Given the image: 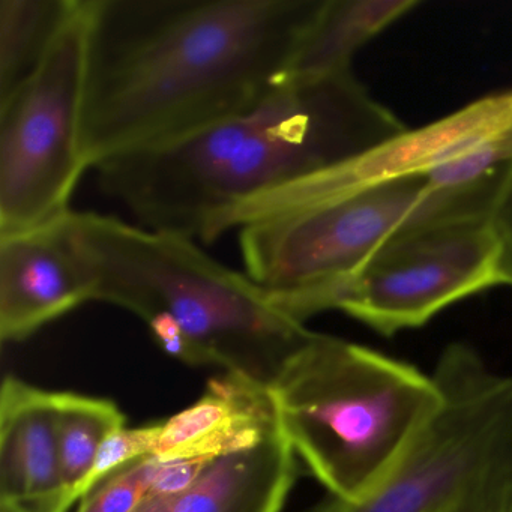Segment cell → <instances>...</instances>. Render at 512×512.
Returning <instances> with one entry per match:
<instances>
[{"label":"cell","mask_w":512,"mask_h":512,"mask_svg":"<svg viewBox=\"0 0 512 512\" xmlns=\"http://www.w3.org/2000/svg\"><path fill=\"white\" fill-rule=\"evenodd\" d=\"M71 212V211H70ZM0 236V338L26 340L47 323L94 301V286L68 226Z\"/></svg>","instance_id":"obj_10"},{"label":"cell","mask_w":512,"mask_h":512,"mask_svg":"<svg viewBox=\"0 0 512 512\" xmlns=\"http://www.w3.org/2000/svg\"><path fill=\"white\" fill-rule=\"evenodd\" d=\"M91 0L76 8L37 70L0 101V236L67 215L85 170Z\"/></svg>","instance_id":"obj_7"},{"label":"cell","mask_w":512,"mask_h":512,"mask_svg":"<svg viewBox=\"0 0 512 512\" xmlns=\"http://www.w3.org/2000/svg\"><path fill=\"white\" fill-rule=\"evenodd\" d=\"M68 226L94 286V301L148 322L173 320L200 365L269 388L313 331L247 274L217 262L193 239L95 212L71 211Z\"/></svg>","instance_id":"obj_3"},{"label":"cell","mask_w":512,"mask_h":512,"mask_svg":"<svg viewBox=\"0 0 512 512\" xmlns=\"http://www.w3.org/2000/svg\"><path fill=\"white\" fill-rule=\"evenodd\" d=\"M509 512H512V508H511V511H509Z\"/></svg>","instance_id":"obj_23"},{"label":"cell","mask_w":512,"mask_h":512,"mask_svg":"<svg viewBox=\"0 0 512 512\" xmlns=\"http://www.w3.org/2000/svg\"><path fill=\"white\" fill-rule=\"evenodd\" d=\"M512 163V133L488 140L466 154L436 167L425 175L436 190H452L478 184L508 169Z\"/></svg>","instance_id":"obj_18"},{"label":"cell","mask_w":512,"mask_h":512,"mask_svg":"<svg viewBox=\"0 0 512 512\" xmlns=\"http://www.w3.org/2000/svg\"><path fill=\"white\" fill-rule=\"evenodd\" d=\"M496 286H505V274L491 217L454 221L407 233L377 251L338 310L392 337Z\"/></svg>","instance_id":"obj_8"},{"label":"cell","mask_w":512,"mask_h":512,"mask_svg":"<svg viewBox=\"0 0 512 512\" xmlns=\"http://www.w3.org/2000/svg\"><path fill=\"white\" fill-rule=\"evenodd\" d=\"M491 221L502 242L505 286L512 287V163L500 188Z\"/></svg>","instance_id":"obj_20"},{"label":"cell","mask_w":512,"mask_h":512,"mask_svg":"<svg viewBox=\"0 0 512 512\" xmlns=\"http://www.w3.org/2000/svg\"><path fill=\"white\" fill-rule=\"evenodd\" d=\"M322 0H91L89 169L178 142L289 74Z\"/></svg>","instance_id":"obj_1"},{"label":"cell","mask_w":512,"mask_h":512,"mask_svg":"<svg viewBox=\"0 0 512 512\" xmlns=\"http://www.w3.org/2000/svg\"><path fill=\"white\" fill-rule=\"evenodd\" d=\"M161 431H163V422H155L142 427H125L110 436L98 451L94 466L83 484L82 499L122 467L154 454Z\"/></svg>","instance_id":"obj_19"},{"label":"cell","mask_w":512,"mask_h":512,"mask_svg":"<svg viewBox=\"0 0 512 512\" xmlns=\"http://www.w3.org/2000/svg\"><path fill=\"white\" fill-rule=\"evenodd\" d=\"M277 428L268 388L227 373L211 380L196 403L163 421L154 455L215 460L257 445Z\"/></svg>","instance_id":"obj_12"},{"label":"cell","mask_w":512,"mask_h":512,"mask_svg":"<svg viewBox=\"0 0 512 512\" xmlns=\"http://www.w3.org/2000/svg\"><path fill=\"white\" fill-rule=\"evenodd\" d=\"M76 4L77 0H0V101L37 70Z\"/></svg>","instance_id":"obj_15"},{"label":"cell","mask_w":512,"mask_h":512,"mask_svg":"<svg viewBox=\"0 0 512 512\" xmlns=\"http://www.w3.org/2000/svg\"><path fill=\"white\" fill-rule=\"evenodd\" d=\"M268 391L293 452L329 496L343 500L376 488L442 403L433 374L319 332Z\"/></svg>","instance_id":"obj_4"},{"label":"cell","mask_w":512,"mask_h":512,"mask_svg":"<svg viewBox=\"0 0 512 512\" xmlns=\"http://www.w3.org/2000/svg\"><path fill=\"white\" fill-rule=\"evenodd\" d=\"M176 497L149 496L134 512H172Z\"/></svg>","instance_id":"obj_22"},{"label":"cell","mask_w":512,"mask_h":512,"mask_svg":"<svg viewBox=\"0 0 512 512\" xmlns=\"http://www.w3.org/2000/svg\"><path fill=\"white\" fill-rule=\"evenodd\" d=\"M160 458H140L104 479L85 499L77 512H134L149 496Z\"/></svg>","instance_id":"obj_17"},{"label":"cell","mask_w":512,"mask_h":512,"mask_svg":"<svg viewBox=\"0 0 512 512\" xmlns=\"http://www.w3.org/2000/svg\"><path fill=\"white\" fill-rule=\"evenodd\" d=\"M442 403L376 488L301 512H454L512 479V376L467 343L433 370Z\"/></svg>","instance_id":"obj_6"},{"label":"cell","mask_w":512,"mask_h":512,"mask_svg":"<svg viewBox=\"0 0 512 512\" xmlns=\"http://www.w3.org/2000/svg\"><path fill=\"white\" fill-rule=\"evenodd\" d=\"M406 130L353 70L287 76L230 118L95 170L101 190L142 227L212 242L247 206Z\"/></svg>","instance_id":"obj_2"},{"label":"cell","mask_w":512,"mask_h":512,"mask_svg":"<svg viewBox=\"0 0 512 512\" xmlns=\"http://www.w3.org/2000/svg\"><path fill=\"white\" fill-rule=\"evenodd\" d=\"M508 133H512V88L485 95L424 127L407 128L347 163L247 206L233 218V229L275 212L340 199L407 176L427 175L470 149Z\"/></svg>","instance_id":"obj_9"},{"label":"cell","mask_w":512,"mask_h":512,"mask_svg":"<svg viewBox=\"0 0 512 512\" xmlns=\"http://www.w3.org/2000/svg\"><path fill=\"white\" fill-rule=\"evenodd\" d=\"M511 508L512 482H506L454 512H509Z\"/></svg>","instance_id":"obj_21"},{"label":"cell","mask_w":512,"mask_h":512,"mask_svg":"<svg viewBox=\"0 0 512 512\" xmlns=\"http://www.w3.org/2000/svg\"><path fill=\"white\" fill-rule=\"evenodd\" d=\"M296 473V454L277 428L257 445L215 458L172 512H281Z\"/></svg>","instance_id":"obj_13"},{"label":"cell","mask_w":512,"mask_h":512,"mask_svg":"<svg viewBox=\"0 0 512 512\" xmlns=\"http://www.w3.org/2000/svg\"><path fill=\"white\" fill-rule=\"evenodd\" d=\"M508 169L452 190H436L425 175L407 176L266 215L238 229L245 271L286 313L305 323L338 310L368 260L400 236L491 217Z\"/></svg>","instance_id":"obj_5"},{"label":"cell","mask_w":512,"mask_h":512,"mask_svg":"<svg viewBox=\"0 0 512 512\" xmlns=\"http://www.w3.org/2000/svg\"><path fill=\"white\" fill-rule=\"evenodd\" d=\"M419 5V0H322L302 35L287 76L352 71L353 58L365 44Z\"/></svg>","instance_id":"obj_14"},{"label":"cell","mask_w":512,"mask_h":512,"mask_svg":"<svg viewBox=\"0 0 512 512\" xmlns=\"http://www.w3.org/2000/svg\"><path fill=\"white\" fill-rule=\"evenodd\" d=\"M0 509L68 512L56 434V392L5 377L0 394Z\"/></svg>","instance_id":"obj_11"},{"label":"cell","mask_w":512,"mask_h":512,"mask_svg":"<svg viewBox=\"0 0 512 512\" xmlns=\"http://www.w3.org/2000/svg\"><path fill=\"white\" fill-rule=\"evenodd\" d=\"M122 410L107 398L56 392V434L68 502L82 500V488L107 439L125 428Z\"/></svg>","instance_id":"obj_16"}]
</instances>
